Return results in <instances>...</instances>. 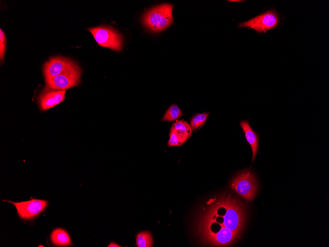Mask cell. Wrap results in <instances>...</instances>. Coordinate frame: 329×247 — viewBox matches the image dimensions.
Returning <instances> with one entry per match:
<instances>
[{"instance_id":"52a82bcc","label":"cell","mask_w":329,"mask_h":247,"mask_svg":"<svg viewBox=\"0 0 329 247\" xmlns=\"http://www.w3.org/2000/svg\"><path fill=\"white\" fill-rule=\"evenodd\" d=\"M78 66L74 61L68 58L61 57L51 58L43 66L45 79L55 77Z\"/></svg>"},{"instance_id":"e0dca14e","label":"cell","mask_w":329,"mask_h":247,"mask_svg":"<svg viewBox=\"0 0 329 247\" xmlns=\"http://www.w3.org/2000/svg\"><path fill=\"white\" fill-rule=\"evenodd\" d=\"M108 247H121V246L118 245L117 244L115 243L114 242H112L110 244H109L108 246Z\"/></svg>"},{"instance_id":"2e32d148","label":"cell","mask_w":329,"mask_h":247,"mask_svg":"<svg viewBox=\"0 0 329 247\" xmlns=\"http://www.w3.org/2000/svg\"><path fill=\"white\" fill-rule=\"evenodd\" d=\"M6 49V37L4 32L0 30V59H3Z\"/></svg>"},{"instance_id":"9a60e30c","label":"cell","mask_w":329,"mask_h":247,"mask_svg":"<svg viewBox=\"0 0 329 247\" xmlns=\"http://www.w3.org/2000/svg\"><path fill=\"white\" fill-rule=\"evenodd\" d=\"M209 114V112H204L194 115L190 121L192 130H196L202 126L206 121Z\"/></svg>"},{"instance_id":"3957f363","label":"cell","mask_w":329,"mask_h":247,"mask_svg":"<svg viewBox=\"0 0 329 247\" xmlns=\"http://www.w3.org/2000/svg\"><path fill=\"white\" fill-rule=\"evenodd\" d=\"M97 42L100 46L120 51L123 44L122 35L110 26H99L88 29Z\"/></svg>"},{"instance_id":"6da1fadb","label":"cell","mask_w":329,"mask_h":247,"mask_svg":"<svg viewBox=\"0 0 329 247\" xmlns=\"http://www.w3.org/2000/svg\"><path fill=\"white\" fill-rule=\"evenodd\" d=\"M244 205L231 193L209 199L197 218L196 232L205 245L214 247L232 245L243 229Z\"/></svg>"},{"instance_id":"30bf717a","label":"cell","mask_w":329,"mask_h":247,"mask_svg":"<svg viewBox=\"0 0 329 247\" xmlns=\"http://www.w3.org/2000/svg\"><path fill=\"white\" fill-rule=\"evenodd\" d=\"M66 90H57L45 88L38 98L39 106L45 111L62 102L66 98Z\"/></svg>"},{"instance_id":"5b68a950","label":"cell","mask_w":329,"mask_h":247,"mask_svg":"<svg viewBox=\"0 0 329 247\" xmlns=\"http://www.w3.org/2000/svg\"><path fill=\"white\" fill-rule=\"evenodd\" d=\"M81 69L79 66L55 77L45 79L46 88L57 90H66L78 85L80 82Z\"/></svg>"},{"instance_id":"7c38bea8","label":"cell","mask_w":329,"mask_h":247,"mask_svg":"<svg viewBox=\"0 0 329 247\" xmlns=\"http://www.w3.org/2000/svg\"><path fill=\"white\" fill-rule=\"evenodd\" d=\"M51 240L56 246H68L72 245L69 235L65 230L58 228L51 233Z\"/></svg>"},{"instance_id":"5bb4252c","label":"cell","mask_w":329,"mask_h":247,"mask_svg":"<svg viewBox=\"0 0 329 247\" xmlns=\"http://www.w3.org/2000/svg\"><path fill=\"white\" fill-rule=\"evenodd\" d=\"M182 114V112L179 107L176 105H172L166 111L161 120L167 122L174 121Z\"/></svg>"},{"instance_id":"9c48e42d","label":"cell","mask_w":329,"mask_h":247,"mask_svg":"<svg viewBox=\"0 0 329 247\" xmlns=\"http://www.w3.org/2000/svg\"><path fill=\"white\" fill-rule=\"evenodd\" d=\"M17 210L19 216L24 219H31L40 213L46 207L47 202L45 200L32 199L22 202H12Z\"/></svg>"},{"instance_id":"7a4b0ae2","label":"cell","mask_w":329,"mask_h":247,"mask_svg":"<svg viewBox=\"0 0 329 247\" xmlns=\"http://www.w3.org/2000/svg\"><path fill=\"white\" fill-rule=\"evenodd\" d=\"M173 5L163 3L148 10L142 17V23L151 32L158 33L170 26L173 21Z\"/></svg>"},{"instance_id":"ac0fdd59","label":"cell","mask_w":329,"mask_h":247,"mask_svg":"<svg viewBox=\"0 0 329 247\" xmlns=\"http://www.w3.org/2000/svg\"><path fill=\"white\" fill-rule=\"evenodd\" d=\"M229 1H241L240 0H229Z\"/></svg>"},{"instance_id":"4fadbf2b","label":"cell","mask_w":329,"mask_h":247,"mask_svg":"<svg viewBox=\"0 0 329 247\" xmlns=\"http://www.w3.org/2000/svg\"><path fill=\"white\" fill-rule=\"evenodd\" d=\"M137 247H152L153 244V237L149 231H141L136 236Z\"/></svg>"},{"instance_id":"277c9868","label":"cell","mask_w":329,"mask_h":247,"mask_svg":"<svg viewBox=\"0 0 329 247\" xmlns=\"http://www.w3.org/2000/svg\"><path fill=\"white\" fill-rule=\"evenodd\" d=\"M230 186L247 201H251L254 198L258 188L256 177L249 170L237 174L231 180Z\"/></svg>"},{"instance_id":"8fae6325","label":"cell","mask_w":329,"mask_h":247,"mask_svg":"<svg viewBox=\"0 0 329 247\" xmlns=\"http://www.w3.org/2000/svg\"><path fill=\"white\" fill-rule=\"evenodd\" d=\"M240 124L244 131L246 139L251 147L253 154L252 161L253 162L258 150L259 135L252 130L248 121H242Z\"/></svg>"},{"instance_id":"ba28073f","label":"cell","mask_w":329,"mask_h":247,"mask_svg":"<svg viewBox=\"0 0 329 247\" xmlns=\"http://www.w3.org/2000/svg\"><path fill=\"white\" fill-rule=\"evenodd\" d=\"M192 134L190 124L183 120H176L171 127L167 145L169 147L180 146L189 139Z\"/></svg>"},{"instance_id":"8992f818","label":"cell","mask_w":329,"mask_h":247,"mask_svg":"<svg viewBox=\"0 0 329 247\" xmlns=\"http://www.w3.org/2000/svg\"><path fill=\"white\" fill-rule=\"evenodd\" d=\"M279 23V17L274 10L262 13L251 20L239 24V27H248L259 33H265L276 28Z\"/></svg>"}]
</instances>
